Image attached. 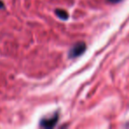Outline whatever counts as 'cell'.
Wrapping results in <instances>:
<instances>
[{
	"instance_id": "6da1fadb",
	"label": "cell",
	"mask_w": 129,
	"mask_h": 129,
	"mask_svg": "<svg viewBox=\"0 0 129 129\" xmlns=\"http://www.w3.org/2000/svg\"><path fill=\"white\" fill-rule=\"evenodd\" d=\"M87 49L86 43L84 42H79L76 43L72 48L70 49L68 52V57L69 58H75L80 56H81L85 52Z\"/></svg>"
},
{
	"instance_id": "7a4b0ae2",
	"label": "cell",
	"mask_w": 129,
	"mask_h": 129,
	"mask_svg": "<svg viewBox=\"0 0 129 129\" xmlns=\"http://www.w3.org/2000/svg\"><path fill=\"white\" fill-rule=\"evenodd\" d=\"M57 121H58V115L55 114L53 117L42 119L41 122H40V125L42 127H44V128H52V127L55 126Z\"/></svg>"
},
{
	"instance_id": "3957f363",
	"label": "cell",
	"mask_w": 129,
	"mask_h": 129,
	"mask_svg": "<svg viewBox=\"0 0 129 129\" xmlns=\"http://www.w3.org/2000/svg\"><path fill=\"white\" fill-rule=\"evenodd\" d=\"M55 13L59 19L63 20H68L69 18V14L67 11H64V10H62V9H57L55 11Z\"/></svg>"
},
{
	"instance_id": "277c9868",
	"label": "cell",
	"mask_w": 129,
	"mask_h": 129,
	"mask_svg": "<svg viewBox=\"0 0 129 129\" xmlns=\"http://www.w3.org/2000/svg\"><path fill=\"white\" fill-rule=\"evenodd\" d=\"M109 3H112V4H118V3L121 2V0H108Z\"/></svg>"
},
{
	"instance_id": "5b68a950",
	"label": "cell",
	"mask_w": 129,
	"mask_h": 129,
	"mask_svg": "<svg viewBox=\"0 0 129 129\" xmlns=\"http://www.w3.org/2000/svg\"><path fill=\"white\" fill-rule=\"evenodd\" d=\"M4 7H5L4 3H3V1H1V0H0V9H4Z\"/></svg>"
}]
</instances>
